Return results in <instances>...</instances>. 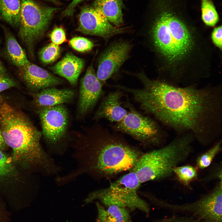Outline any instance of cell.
<instances>
[{"label":"cell","mask_w":222,"mask_h":222,"mask_svg":"<svg viewBox=\"0 0 222 222\" xmlns=\"http://www.w3.org/2000/svg\"><path fill=\"white\" fill-rule=\"evenodd\" d=\"M183 2L156 0L149 30L158 80L180 86L198 84L209 77L213 56L210 41L189 16Z\"/></svg>","instance_id":"6da1fadb"},{"label":"cell","mask_w":222,"mask_h":222,"mask_svg":"<svg viewBox=\"0 0 222 222\" xmlns=\"http://www.w3.org/2000/svg\"><path fill=\"white\" fill-rule=\"evenodd\" d=\"M139 89L126 88L145 112L177 135L191 133L204 146L213 144L222 133L221 84L180 86L140 73Z\"/></svg>","instance_id":"7a4b0ae2"},{"label":"cell","mask_w":222,"mask_h":222,"mask_svg":"<svg viewBox=\"0 0 222 222\" xmlns=\"http://www.w3.org/2000/svg\"><path fill=\"white\" fill-rule=\"evenodd\" d=\"M82 129V132L69 133V145L73 149L77 165L74 170L59 177L63 185L83 174L96 179L112 178L130 170L142 154L98 124Z\"/></svg>","instance_id":"3957f363"},{"label":"cell","mask_w":222,"mask_h":222,"mask_svg":"<svg viewBox=\"0 0 222 222\" xmlns=\"http://www.w3.org/2000/svg\"><path fill=\"white\" fill-rule=\"evenodd\" d=\"M0 130L14 161L39 166L46 175L56 171L58 165L41 145L42 133L24 113L6 102L0 104Z\"/></svg>","instance_id":"277c9868"},{"label":"cell","mask_w":222,"mask_h":222,"mask_svg":"<svg viewBox=\"0 0 222 222\" xmlns=\"http://www.w3.org/2000/svg\"><path fill=\"white\" fill-rule=\"evenodd\" d=\"M195 141L191 133L177 135L159 148L142 153L130 170L135 173L141 184L170 178L173 176L174 168L192 154Z\"/></svg>","instance_id":"5b68a950"},{"label":"cell","mask_w":222,"mask_h":222,"mask_svg":"<svg viewBox=\"0 0 222 222\" xmlns=\"http://www.w3.org/2000/svg\"><path fill=\"white\" fill-rule=\"evenodd\" d=\"M141 184L135 173L131 170L111 183L109 187L89 193L84 202L87 204L98 199L105 207L117 205L130 212L138 210L148 216L150 212L149 205L138 195Z\"/></svg>","instance_id":"8992f818"},{"label":"cell","mask_w":222,"mask_h":222,"mask_svg":"<svg viewBox=\"0 0 222 222\" xmlns=\"http://www.w3.org/2000/svg\"><path fill=\"white\" fill-rule=\"evenodd\" d=\"M150 198L159 207L174 212L190 214L201 222H222V181H218L210 192L192 202L174 204L153 195Z\"/></svg>","instance_id":"52a82bcc"},{"label":"cell","mask_w":222,"mask_h":222,"mask_svg":"<svg viewBox=\"0 0 222 222\" xmlns=\"http://www.w3.org/2000/svg\"><path fill=\"white\" fill-rule=\"evenodd\" d=\"M20 2L18 35L32 56L35 43L43 35L55 13L60 8L41 5L33 0Z\"/></svg>","instance_id":"ba28073f"},{"label":"cell","mask_w":222,"mask_h":222,"mask_svg":"<svg viewBox=\"0 0 222 222\" xmlns=\"http://www.w3.org/2000/svg\"><path fill=\"white\" fill-rule=\"evenodd\" d=\"M42 131L48 149L51 154L62 155L69 145V114L64 104L39 109Z\"/></svg>","instance_id":"9c48e42d"},{"label":"cell","mask_w":222,"mask_h":222,"mask_svg":"<svg viewBox=\"0 0 222 222\" xmlns=\"http://www.w3.org/2000/svg\"><path fill=\"white\" fill-rule=\"evenodd\" d=\"M129 110L113 128L146 145L161 147L166 144L168 134L158 123L145 116L128 103Z\"/></svg>","instance_id":"30bf717a"},{"label":"cell","mask_w":222,"mask_h":222,"mask_svg":"<svg viewBox=\"0 0 222 222\" xmlns=\"http://www.w3.org/2000/svg\"><path fill=\"white\" fill-rule=\"evenodd\" d=\"M77 30L85 34L101 37L106 40L126 32V28L113 26L103 13L93 6L82 8L79 16Z\"/></svg>","instance_id":"8fae6325"},{"label":"cell","mask_w":222,"mask_h":222,"mask_svg":"<svg viewBox=\"0 0 222 222\" xmlns=\"http://www.w3.org/2000/svg\"><path fill=\"white\" fill-rule=\"evenodd\" d=\"M131 48L129 42L120 40L111 43L102 52L99 59L96 74L103 85L128 58Z\"/></svg>","instance_id":"7c38bea8"},{"label":"cell","mask_w":222,"mask_h":222,"mask_svg":"<svg viewBox=\"0 0 222 222\" xmlns=\"http://www.w3.org/2000/svg\"><path fill=\"white\" fill-rule=\"evenodd\" d=\"M103 85L91 64L80 81L77 108L79 117H84L93 108L102 95Z\"/></svg>","instance_id":"4fadbf2b"},{"label":"cell","mask_w":222,"mask_h":222,"mask_svg":"<svg viewBox=\"0 0 222 222\" xmlns=\"http://www.w3.org/2000/svg\"><path fill=\"white\" fill-rule=\"evenodd\" d=\"M19 68L23 79L28 87L35 92L63 82L61 79L30 62Z\"/></svg>","instance_id":"5bb4252c"},{"label":"cell","mask_w":222,"mask_h":222,"mask_svg":"<svg viewBox=\"0 0 222 222\" xmlns=\"http://www.w3.org/2000/svg\"><path fill=\"white\" fill-rule=\"evenodd\" d=\"M122 92L118 90L109 93L103 99L93 119L97 121L105 118L116 123L121 121L128 111L122 106Z\"/></svg>","instance_id":"9a60e30c"},{"label":"cell","mask_w":222,"mask_h":222,"mask_svg":"<svg viewBox=\"0 0 222 222\" xmlns=\"http://www.w3.org/2000/svg\"><path fill=\"white\" fill-rule=\"evenodd\" d=\"M32 94L35 104L40 109L69 102L73 98L75 92L70 89H60L53 87Z\"/></svg>","instance_id":"2e32d148"},{"label":"cell","mask_w":222,"mask_h":222,"mask_svg":"<svg viewBox=\"0 0 222 222\" xmlns=\"http://www.w3.org/2000/svg\"><path fill=\"white\" fill-rule=\"evenodd\" d=\"M84 65L83 60L68 52L51 69L54 73L67 79L71 85H74L77 83Z\"/></svg>","instance_id":"e0dca14e"},{"label":"cell","mask_w":222,"mask_h":222,"mask_svg":"<svg viewBox=\"0 0 222 222\" xmlns=\"http://www.w3.org/2000/svg\"><path fill=\"white\" fill-rule=\"evenodd\" d=\"M97 216L95 222H133L128 209L117 205L105 207L96 203Z\"/></svg>","instance_id":"ac0fdd59"},{"label":"cell","mask_w":222,"mask_h":222,"mask_svg":"<svg viewBox=\"0 0 222 222\" xmlns=\"http://www.w3.org/2000/svg\"><path fill=\"white\" fill-rule=\"evenodd\" d=\"M125 0H95L93 6L99 10L107 20L117 27L123 22L122 9Z\"/></svg>","instance_id":"d6986e66"},{"label":"cell","mask_w":222,"mask_h":222,"mask_svg":"<svg viewBox=\"0 0 222 222\" xmlns=\"http://www.w3.org/2000/svg\"><path fill=\"white\" fill-rule=\"evenodd\" d=\"M6 40V53L8 59L14 66L20 68L30 62L26 54L10 31L4 30Z\"/></svg>","instance_id":"ffe728a7"},{"label":"cell","mask_w":222,"mask_h":222,"mask_svg":"<svg viewBox=\"0 0 222 222\" xmlns=\"http://www.w3.org/2000/svg\"><path fill=\"white\" fill-rule=\"evenodd\" d=\"M20 8V0H0V15L12 26L19 25Z\"/></svg>","instance_id":"44dd1931"},{"label":"cell","mask_w":222,"mask_h":222,"mask_svg":"<svg viewBox=\"0 0 222 222\" xmlns=\"http://www.w3.org/2000/svg\"><path fill=\"white\" fill-rule=\"evenodd\" d=\"M198 170L196 166L191 165H181L174 168L173 176L181 184L191 189V183L198 178Z\"/></svg>","instance_id":"7402d4cb"},{"label":"cell","mask_w":222,"mask_h":222,"mask_svg":"<svg viewBox=\"0 0 222 222\" xmlns=\"http://www.w3.org/2000/svg\"><path fill=\"white\" fill-rule=\"evenodd\" d=\"M208 150L198 156L195 159V166L203 170L209 167L215 157L221 151L222 141L220 138Z\"/></svg>","instance_id":"603a6c76"},{"label":"cell","mask_w":222,"mask_h":222,"mask_svg":"<svg viewBox=\"0 0 222 222\" xmlns=\"http://www.w3.org/2000/svg\"><path fill=\"white\" fill-rule=\"evenodd\" d=\"M201 18L207 26L213 27L219 20V16L212 0H201Z\"/></svg>","instance_id":"cb8c5ba5"},{"label":"cell","mask_w":222,"mask_h":222,"mask_svg":"<svg viewBox=\"0 0 222 222\" xmlns=\"http://www.w3.org/2000/svg\"><path fill=\"white\" fill-rule=\"evenodd\" d=\"M61 50L59 45L51 43L42 48L39 53V59L44 64L56 61L59 57Z\"/></svg>","instance_id":"d4e9b609"},{"label":"cell","mask_w":222,"mask_h":222,"mask_svg":"<svg viewBox=\"0 0 222 222\" xmlns=\"http://www.w3.org/2000/svg\"><path fill=\"white\" fill-rule=\"evenodd\" d=\"M71 47L76 51L84 52L91 50L94 46L93 43L88 39L81 37H76L69 41Z\"/></svg>","instance_id":"484cf974"},{"label":"cell","mask_w":222,"mask_h":222,"mask_svg":"<svg viewBox=\"0 0 222 222\" xmlns=\"http://www.w3.org/2000/svg\"><path fill=\"white\" fill-rule=\"evenodd\" d=\"M214 180L222 181L221 162L212 165L207 175L201 180L203 182H208Z\"/></svg>","instance_id":"4316f807"},{"label":"cell","mask_w":222,"mask_h":222,"mask_svg":"<svg viewBox=\"0 0 222 222\" xmlns=\"http://www.w3.org/2000/svg\"><path fill=\"white\" fill-rule=\"evenodd\" d=\"M13 170L12 165L0 149V176L10 175Z\"/></svg>","instance_id":"83f0119b"},{"label":"cell","mask_w":222,"mask_h":222,"mask_svg":"<svg viewBox=\"0 0 222 222\" xmlns=\"http://www.w3.org/2000/svg\"><path fill=\"white\" fill-rule=\"evenodd\" d=\"M153 222H201L199 220L190 216L175 215L156 220Z\"/></svg>","instance_id":"f1b7e54d"},{"label":"cell","mask_w":222,"mask_h":222,"mask_svg":"<svg viewBox=\"0 0 222 222\" xmlns=\"http://www.w3.org/2000/svg\"><path fill=\"white\" fill-rule=\"evenodd\" d=\"M52 43L59 45L66 40V36L64 30L60 27L55 28L50 35Z\"/></svg>","instance_id":"f546056e"},{"label":"cell","mask_w":222,"mask_h":222,"mask_svg":"<svg viewBox=\"0 0 222 222\" xmlns=\"http://www.w3.org/2000/svg\"><path fill=\"white\" fill-rule=\"evenodd\" d=\"M220 25L214 28L211 35L212 43L221 51L222 49V29Z\"/></svg>","instance_id":"4dcf8cb0"},{"label":"cell","mask_w":222,"mask_h":222,"mask_svg":"<svg viewBox=\"0 0 222 222\" xmlns=\"http://www.w3.org/2000/svg\"><path fill=\"white\" fill-rule=\"evenodd\" d=\"M16 85L15 81L6 73H0V92Z\"/></svg>","instance_id":"1f68e13d"},{"label":"cell","mask_w":222,"mask_h":222,"mask_svg":"<svg viewBox=\"0 0 222 222\" xmlns=\"http://www.w3.org/2000/svg\"><path fill=\"white\" fill-rule=\"evenodd\" d=\"M6 145L4 141L0 130V149H4Z\"/></svg>","instance_id":"d6a6232c"},{"label":"cell","mask_w":222,"mask_h":222,"mask_svg":"<svg viewBox=\"0 0 222 222\" xmlns=\"http://www.w3.org/2000/svg\"><path fill=\"white\" fill-rule=\"evenodd\" d=\"M0 73L6 74V70L4 67L3 66L0 60Z\"/></svg>","instance_id":"836d02e7"},{"label":"cell","mask_w":222,"mask_h":222,"mask_svg":"<svg viewBox=\"0 0 222 222\" xmlns=\"http://www.w3.org/2000/svg\"><path fill=\"white\" fill-rule=\"evenodd\" d=\"M47 1L53 2L55 3H59V0H44Z\"/></svg>","instance_id":"e575fe53"},{"label":"cell","mask_w":222,"mask_h":222,"mask_svg":"<svg viewBox=\"0 0 222 222\" xmlns=\"http://www.w3.org/2000/svg\"><path fill=\"white\" fill-rule=\"evenodd\" d=\"M1 103H2V102H1V99H0V104Z\"/></svg>","instance_id":"d590c367"}]
</instances>
